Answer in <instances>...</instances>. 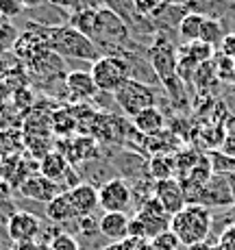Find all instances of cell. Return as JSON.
<instances>
[{"mask_svg": "<svg viewBox=\"0 0 235 250\" xmlns=\"http://www.w3.org/2000/svg\"><path fill=\"white\" fill-rule=\"evenodd\" d=\"M40 26V33L44 35L48 48L61 59H79V61H98L100 50L96 48L92 40L72 28L70 24H59V26Z\"/></svg>", "mask_w": 235, "mask_h": 250, "instance_id": "cell-1", "label": "cell"}, {"mask_svg": "<svg viewBox=\"0 0 235 250\" xmlns=\"http://www.w3.org/2000/svg\"><path fill=\"white\" fill-rule=\"evenodd\" d=\"M170 230L185 248L207 242L212 233V211L203 205H185V209L170 218Z\"/></svg>", "mask_w": 235, "mask_h": 250, "instance_id": "cell-2", "label": "cell"}, {"mask_svg": "<svg viewBox=\"0 0 235 250\" xmlns=\"http://www.w3.org/2000/svg\"><path fill=\"white\" fill-rule=\"evenodd\" d=\"M131 40V31L113 11L107 7H100L96 11V24H94V37L92 42L98 50H109V48H124Z\"/></svg>", "mask_w": 235, "mask_h": 250, "instance_id": "cell-3", "label": "cell"}, {"mask_svg": "<svg viewBox=\"0 0 235 250\" xmlns=\"http://www.w3.org/2000/svg\"><path fill=\"white\" fill-rule=\"evenodd\" d=\"M89 74L100 94H113L124 81L131 79V68L128 61H124L120 55H103L92 63Z\"/></svg>", "mask_w": 235, "mask_h": 250, "instance_id": "cell-4", "label": "cell"}, {"mask_svg": "<svg viewBox=\"0 0 235 250\" xmlns=\"http://www.w3.org/2000/svg\"><path fill=\"white\" fill-rule=\"evenodd\" d=\"M113 100L118 103V107L122 109V113L135 118L140 111L148 107H155L157 94L152 91V87H148L146 83L137 79H127L120 87L113 91Z\"/></svg>", "mask_w": 235, "mask_h": 250, "instance_id": "cell-5", "label": "cell"}, {"mask_svg": "<svg viewBox=\"0 0 235 250\" xmlns=\"http://www.w3.org/2000/svg\"><path fill=\"white\" fill-rule=\"evenodd\" d=\"M150 65L155 76L166 85V89L172 96H176V65H179V57H176L174 48L170 46V42L164 35L157 37V42L150 48Z\"/></svg>", "mask_w": 235, "mask_h": 250, "instance_id": "cell-6", "label": "cell"}, {"mask_svg": "<svg viewBox=\"0 0 235 250\" xmlns=\"http://www.w3.org/2000/svg\"><path fill=\"white\" fill-rule=\"evenodd\" d=\"M133 191L124 179H109L98 187V207L105 213H127Z\"/></svg>", "mask_w": 235, "mask_h": 250, "instance_id": "cell-7", "label": "cell"}, {"mask_svg": "<svg viewBox=\"0 0 235 250\" xmlns=\"http://www.w3.org/2000/svg\"><path fill=\"white\" fill-rule=\"evenodd\" d=\"M152 196L159 200V205L164 207V211L168 215H176L181 209H185V194L181 187L179 179H166V181H157L152 187Z\"/></svg>", "mask_w": 235, "mask_h": 250, "instance_id": "cell-8", "label": "cell"}, {"mask_svg": "<svg viewBox=\"0 0 235 250\" xmlns=\"http://www.w3.org/2000/svg\"><path fill=\"white\" fill-rule=\"evenodd\" d=\"M40 220H37L35 213H28V211H16L11 213L7 224L9 237H11L13 244H31L33 239L40 235Z\"/></svg>", "mask_w": 235, "mask_h": 250, "instance_id": "cell-9", "label": "cell"}, {"mask_svg": "<svg viewBox=\"0 0 235 250\" xmlns=\"http://www.w3.org/2000/svg\"><path fill=\"white\" fill-rule=\"evenodd\" d=\"M18 191H20L24 198H31V200H37V203L48 205L55 196L61 194V187L57 185V183L48 181L46 176H42V174H31L20 183Z\"/></svg>", "mask_w": 235, "mask_h": 250, "instance_id": "cell-10", "label": "cell"}, {"mask_svg": "<svg viewBox=\"0 0 235 250\" xmlns=\"http://www.w3.org/2000/svg\"><path fill=\"white\" fill-rule=\"evenodd\" d=\"M231 203H233V196H231V187H229L227 176L214 174L203 189L200 205L209 209V207H224V205H231Z\"/></svg>", "mask_w": 235, "mask_h": 250, "instance_id": "cell-11", "label": "cell"}, {"mask_svg": "<svg viewBox=\"0 0 235 250\" xmlns=\"http://www.w3.org/2000/svg\"><path fill=\"white\" fill-rule=\"evenodd\" d=\"M68 194H70L72 207L76 211V218L92 215L98 209V187L89 185V183H79L76 187H72Z\"/></svg>", "mask_w": 235, "mask_h": 250, "instance_id": "cell-12", "label": "cell"}, {"mask_svg": "<svg viewBox=\"0 0 235 250\" xmlns=\"http://www.w3.org/2000/svg\"><path fill=\"white\" fill-rule=\"evenodd\" d=\"M128 218L127 213H105L98 220V233L103 237H107L109 242H124L128 239Z\"/></svg>", "mask_w": 235, "mask_h": 250, "instance_id": "cell-13", "label": "cell"}, {"mask_svg": "<svg viewBox=\"0 0 235 250\" xmlns=\"http://www.w3.org/2000/svg\"><path fill=\"white\" fill-rule=\"evenodd\" d=\"M166 118L157 107H148L133 118V128L144 137H155L164 131Z\"/></svg>", "mask_w": 235, "mask_h": 250, "instance_id": "cell-14", "label": "cell"}, {"mask_svg": "<svg viewBox=\"0 0 235 250\" xmlns=\"http://www.w3.org/2000/svg\"><path fill=\"white\" fill-rule=\"evenodd\" d=\"M64 81H65V89H68L72 94V98H76V100H92L94 96L98 94L89 72H83V70L70 72Z\"/></svg>", "mask_w": 235, "mask_h": 250, "instance_id": "cell-15", "label": "cell"}, {"mask_svg": "<svg viewBox=\"0 0 235 250\" xmlns=\"http://www.w3.org/2000/svg\"><path fill=\"white\" fill-rule=\"evenodd\" d=\"M22 150H24V133L20 128L0 131V163H11L20 159Z\"/></svg>", "mask_w": 235, "mask_h": 250, "instance_id": "cell-16", "label": "cell"}, {"mask_svg": "<svg viewBox=\"0 0 235 250\" xmlns=\"http://www.w3.org/2000/svg\"><path fill=\"white\" fill-rule=\"evenodd\" d=\"M70 172H72L70 161L65 159L61 152H48L44 159L40 161V174L46 176L48 181L57 183V185H59L61 179H65Z\"/></svg>", "mask_w": 235, "mask_h": 250, "instance_id": "cell-17", "label": "cell"}, {"mask_svg": "<svg viewBox=\"0 0 235 250\" xmlns=\"http://www.w3.org/2000/svg\"><path fill=\"white\" fill-rule=\"evenodd\" d=\"M46 218L57 224H64V222H68V220H76V211H74V207H72L68 191H61L59 196H55V198L46 205Z\"/></svg>", "mask_w": 235, "mask_h": 250, "instance_id": "cell-18", "label": "cell"}, {"mask_svg": "<svg viewBox=\"0 0 235 250\" xmlns=\"http://www.w3.org/2000/svg\"><path fill=\"white\" fill-rule=\"evenodd\" d=\"M207 20V16L196 11H188L183 16V20L176 28H179L181 40H185L188 44H194V42H200V31H203V24Z\"/></svg>", "mask_w": 235, "mask_h": 250, "instance_id": "cell-19", "label": "cell"}, {"mask_svg": "<svg viewBox=\"0 0 235 250\" xmlns=\"http://www.w3.org/2000/svg\"><path fill=\"white\" fill-rule=\"evenodd\" d=\"M148 174L152 176V181H166L174 179V159H170L168 155H155L148 161Z\"/></svg>", "mask_w": 235, "mask_h": 250, "instance_id": "cell-20", "label": "cell"}, {"mask_svg": "<svg viewBox=\"0 0 235 250\" xmlns=\"http://www.w3.org/2000/svg\"><path fill=\"white\" fill-rule=\"evenodd\" d=\"M224 40V31H222V24H220L215 18H207L203 24V31H200V42L207 46H220Z\"/></svg>", "mask_w": 235, "mask_h": 250, "instance_id": "cell-21", "label": "cell"}, {"mask_svg": "<svg viewBox=\"0 0 235 250\" xmlns=\"http://www.w3.org/2000/svg\"><path fill=\"white\" fill-rule=\"evenodd\" d=\"M94 24H96V11H74L70 18V26L83 33L87 40L94 37Z\"/></svg>", "mask_w": 235, "mask_h": 250, "instance_id": "cell-22", "label": "cell"}, {"mask_svg": "<svg viewBox=\"0 0 235 250\" xmlns=\"http://www.w3.org/2000/svg\"><path fill=\"white\" fill-rule=\"evenodd\" d=\"M94 146H96L94 139H89V137H79L74 144H72L68 161H87V159H92V157H96Z\"/></svg>", "mask_w": 235, "mask_h": 250, "instance_id": "cell-23", "label": "cell"}, {"mask_svg": "<svg viewBox=\"0 0 235 250\" xmlns=\"http://www.w3.org/2000/svg\"><path fill=\"white\" fill-rule=\"evenodd\" d=\"M76 128V115L70 109H57L52 113V131L64 135V133H72Z\"/></svg>", "mask_w": 235, "mask_h": 250, "instance_id": "cell-24", "label": "cell"}, {"mask_svg": "<svg viewBox=\"0 0 235 250\" xmlns=\"http://www.w3.org/2000/svg\"><path fill=\"white\" fill-rule=\"evenodd\" d=\"M16 40H18V33H16V28H13L11 20L0 16V55H4L9 48H13Z\"/></svg>", "mask_w": 235, "mask_h": 250, "instance_id": "cell-25", "label": "cell"}, {"mask_svg": "<svg viewBox=\"0 0 235 250\" xmlns=\"http://www.w3.org/2000/svg\"><path fill=\"white\" fill-rule=\"evenodd\" d=\"M150 244H152V246H155L157 250H179V248H181L179 237H176V235L172 233L170 229L164 230V233H159L155 239H150Z\"/></svg>", "mask_w": 235, "mask_h": 250, "instance_id": "cell-26", "label": "cell"}, {"mask_svg": "<svg viewBox=\"0 0 235 250\" xmlns=\"http://www.w3.org/2000/svg\"><path fill=\"white\" fill-rule=\"evenodd\" d=\"M214 63H215V72H218V79L233 81L235 59H231V57H224V55H218V61H214Z\"/></svg>", "mask_w": 235, "mask_h": 250, "instance_id": "cell-27", "label": "cell"}, {"mask_svg": "<svg viewBox=\"0 0 235 250\" xmlns=\"http://www.w3.org/2000/svg\"><path fill=\"white\" fill-rule=\"evenodd\" d=\"M26 11V7L22 4V0H0V16L11 20V18H18Z\"/></svg>", "mask_w": 235, "mask_h": 250, "instance_id": "cell-28", "label": "cell"}, {"mask_svg": "<svg viewBox=\"0 0 235 250\" xmlns=\"http://www.w3.org/2000/svg\"><path fill=\"white\" fill-rule=\"evenodd\" d=\"M11 103L16 104L18 109H22V111H31V107H33V94L28 91V87H24V89H18V91H13V96H11Z\"/></svg>", "mask_w": 235, "mask_h": 250, "instance_id": "cell-29", "label": "cell"}, {"mask_svg": "<svg viewBox=\"0 0 235 250\" xmlns=\"http://www.w3.org/2000/svg\"><path fill=\"white\" fill-rule=\"evenodd\" d=\"M50 250H79V244H76V239L72 235L61 233L50 242Z\"/></svg>", "mask_w": 235, "mask_h": 250, "instance_id": "cell-30", "label": "cell"}, {"mask_svg": "<svg viewBox=\"0 0 235 250\" xmlns=\"http://www.w3.org/2000/svg\"><path fill=\"white\" fill-rule=\"evenodd\" d=\"M220 250H235V224H231L222 235H220L218 244H215Z\"/></svg>", "mask_w": 235, "mask_h": 250, "instance_id": "cell-31", "label": "cell"}, {"mask_svg": "<svg viewBox=\"0 0 235 250\" xmlns=\"http://www.w3.org/2000/svg\"><path fill=\"white\" fill-rule=\"evenodd\" d=\"M79 227L85 235H94L98 233V220L92 218V215H83V218H79Z\"/></svg>", "mask_w": 235, "mask_h": 250, "instance_id": "cell-32", "label": "cell"}, {"mask_svg": "<svg viewBox=\"0 0 235 250\" xmlns=\"http://www.w3.org/2000/svg\"><path fill=\"white\" fill-rule=\"evenodd\" d=\"M220 150H222V155H227V157H231V159H235V131H227V137H224Z\"/></svg>", "mask_w": 235, "mask_h": 250, "instance_id": "cell-33", "label": "cell"}, {"mask_svg": "<svg viewBox=\"0 0 235 250\" xmlns=\"http://www.w3.org/2000/svg\"><path fill=\"white\" fill-rule=\"evenodd\" d=\"M103 0H74V11H98Z\"/></svg>", "mask_w": 235, "mask_h": 250, "instance_id": "cell-34", "label": "cell"}, {"mask_svg": "<svg viewBox=\"0 0 235 250\" xmlns=\"http://www.w3.org/2000/svg\"><path fill=\"white\" fill-rule=\"evenodd\" d=\"M135 242L137 239H124V242H113L109 246H105L103 250H133L135 248Z\"/></svg>", "mask_w": 235, "mask_h": 250, "instance_id": "cell-35", "label": "cell"}, {"mask_svg": "<svg viewBox=\"0 0 235 250\" xmlns=\"http://www.w3.org/2000/svg\"><path fill=\"white\" fill-rule=\"evenodd\" d=\"M11 70H13V65L7 61V57L0 55V83H4V81H7V76L11 74Z\"/></svg>", "mask_w": 235, "mask_h": 250, "instance_id": "cell-36", "label": "cell"}, {"mask_svg": "<svg viewBox=\"0 0 235 250\" xmlns=\"http://www.w3.org/2000/svg\"><path fill=\"white\" fill-rule=\"evenodd\" d=\"M9 100H11V91H9V87L4 83H0V113L7 109Z\"/></svg>", "mask_w": 235, "mask_h": 250, "instance_id": "cell-37", "label": "cell"}, {"mask_svg": "<svg viewBox=\"0 0 235 250\" xmlns=\"http://www.w3.org/2000/svg\"><path fill=\"white\" fill-rule=\"evenodd\" d=\"M159 4H166V7H190L192 0H157Z\"/></svg>", "mask_w": 235, "mask_h": 250, "instance_id": "cell-38", "label": "cell"}, {"mask_svg": "<svg viewBox=\"0 0 235 250\" xmlns=\"http://www.w3.org/2000/svg\"><path fill=\"white\" fill-rule=\"evenodd\" d=\"M48 2H50L52 7H61V9H65V7L72 9L74 7V0H48Z\"/></svg>", "mask_w": 235, "mask_h": 250, "instance_id": "cell-39", "label": "cell"}, {"mask_svg": "<svg viewBox=\"0 0 235 250\" xmlns=\"http://www.w3.org/2000/svg\"><path fill=\"white\" fill-rule=\"evenodd\" d=\"M215 246L209 242H200V244H194V246H188V250H214Z\"/></svg>", "mask_w": 235, "mask_h": 250, "instance_id": "cell-40", "label": "cell"}, {"mask_svg": "<svg viewBox=\"0 0 235 250\" xmlns=\"http://www.w3.org/2000/svg\"><path fill=\"white\" fill-rule=\"evenodd\" d=\"M44 2H46V0H22V4L26 9H37V7H42Z\"/></svg>", "mask_w": 235, "mask_h": 250, "instance_id": "cell-41", "label": "cell"}, {"mask_svg": "<svg viewBox=\"0 0 235 250\" xmlns=\"http://www.w3.org/2000/svg\"><path fill=\"white\" fill-rule=\"evenodd\" d=\"M133 250H157V248L150 242H135V248Z\"/></svg>", "mask_w": 235, "mask_h": 250, "instance_id": "cell-42", "label": "cell"}, {"mask_svg": "<svg viewBox=\"0 0 235 250\" xmlns=\"http://www.w3.org/2000/svg\"><path fill=\"white\" fill-rule=\"evenodd\" d=\"M227 181H229V187H231V196H233V205H235V174H229Z\"/></svg>", "mask_w": 235, "mask_h": 250, "instance_id": "cell-43", "label": "cell"}, {"mask_svg": "<svg viewBox=\"0 0 235 250\" xmlns=\"http://www.w3.org/2000/svg\"><path fill=\"white\" fill-rule=\"evenodd\" d=\"M233 81H235V72H233Z\"/></svg>", "mask_w": 235, "mask_h": 250, "instance_id": "cell-44", "label": "cell"}, {"mask_svg": "<svg viewBox=\"0 0 235 250\" xmlns=\"http://www.w3.org/2000/svg\"><path fill=\"white\" fill-rule=\"evenodd\" d=\"M0 250H2V248H0Z\"/></svg>", "mask_w": 235, "mask_h": 250, "instance_id": "cell-45", "label": "cell"}]
</instances>
